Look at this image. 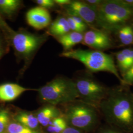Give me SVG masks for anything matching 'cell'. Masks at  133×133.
I'll list each match as a JSON object with an SVG mask.
<instances>
[{
  "label": "cell",
  "instance_id": "cb8c5ba5",
  "mask_svg": "<svg viewBox=\"0 0 133 133\" xmlns=\"http://www.w3.org/2000/svg\"><path fill=\"white\" fill-rule=\"evenodd\" d=\"M0 28L3 31L4 33H6V35L7 36H9L10 38L15 32L10 28V26L5 22V20L2 17L1 14H0Z\"/></svg>",
  "mask_w": 133,
  "mask_h": 133
},
{
  "label": "cell",
  "instance_id": "4316f807",
  "mask_svg": "<svg viewBox=\"0 0 133 133\" xmlns=\"http://www.w3.org/2000/svg\"><path fill=\"white\" fill-rule=\"evenodd\" d=\"M103 1L102 0H87L85 1L87 4L90 5L91 6L95 8L96 9H98V8L102 4Z\"/></svg>",
  "mask_w": 133,
  "mask_h": 133
},
{
  "label": "cell",
  "instance_id": "7c38bea8",
  "mask_svg": "<svg viewBox=\"0 0 133 133\" xmlns=\"http://www.w3.org/2000/svg\"><path fill=\"white\" fill-rule=\"evenodd\" d=\"M83 39V34L73 31L57 38V41L62 45L64 51L71 50L76 45L82 43Z\"/></svg>",
  "mask_w": 133,
  "mask_h": 133
},
{
  "label": "cell",
  "instance_id": "1f68e13d",
  "mask_svg": "<svg viewBox=\"0 0 133 133\" xmlns=\"http://www.w3.org/2000/svg\"><path fill=\"white\" fill-rule=\"evenodd\" d=\"M132 28H133V25H132Z\"/></svg>",
  "mask_w": 133,
  "mask_h": 133
},
{
  "label": "cell",
  "instance_id": "f546056e",
  "mask_svg": "<svg viewBox=\"0 0 133 133\" xmlns=\"http://www.w3.org/2000/svg\"><path fill=\"white\" fill-rule=\"evenodd\" d=\"M124 2L133 7V0H124Z\"/></svg>",
  "mask_w": 133,
  "mask_h": 133
},
{
  "label": "cell",
  "instance_id": "30bf717a",
  "mask_svg": "<svg viewBox=\"0 0 133 133\" xmlns=\"http://www.w3.org/2000/svg\"><path fill=\"white\" fill-rule=\"evenodd\" d=\"M26 20L30 26L37 30L47 27L51 22V16L48 10L40 6L29 10L26 14Z\"/></svg>",
  "mask_w": 133,
  "mask_h": 133
},
{
  "label": "cell",
  "instance_id": "ac0fdd59",
  "mask_svg": "<svg viewBox=\"0 0 133 133\" xmlns=\"http://www.w3.org/2000/svg\"><path fill=\"white\" fill-rule=\"evenodd\" d=\"M9 133H39L38 131L29 128L18 123H12L8 126Z\"/></svg>",
  "mask_w": 133,
  "mask_h": 133
},
{
  "label": "cell",
  "instance_id": "83f0119b",
  "mask_svg": "<svg viewBox=\"0 0 133 133\" xmlns=\"http://www.w3.org/2000/svg\"><path fill=\"white\" fill-rule=\"evenodd\" d=\"M61 133H84L79 129L72 127H68Z\"/></svg>",
  "mask_w": 133,
  "mask_h": 133
},
{
  "label": "cell",
  "instance_id": "4fadbf2b",
  "mask_svg": "<svg viewBox=\"0 0 133 133\" xmlns=\"http://www.w3.org/2000/svg\"><path fill=\"white\" fill-rule=\"evenodd\" d=\"M71 31L66 17L60 16L50 24L48 34L58 38Z\"/></svg>",
  "mask_w": 133,
  "mask_h": 133
},
{
  "label": "cell",
  "instance_id": "d6a6232c",
  "mask_svg": "<svg viewBox=\"0 0 133 133\" xmlns=\"http://www.w3.org/2000/svg\"></svg>",
  "mask_w": 133,
  "mask_h": 133
},
{
  "label": "cell",
  "instance_id": "7a4b0ae2",
  "mask_svg": "<svg viewBox=\"0 0 133 133\" xmlns=\"http://www.w3.org/2000/svg\"><path fill=\"white\" fill-rule=\"evenodd\" d=\"M133 19V7L124 0H105L97 9L96 26L109 32H117Z\"/></svg>",
  "mask_w": 133,
  "mask_h": 133
},
{
  "label": "cell",
  "instance_id": "7402d4cb",
  "mask_svg": "<svg viewBox=\"0 0 133 133\" xmlns=\"http://www.w3.org/2000/svg\"><path fill=\"white\" fill-rule=\"evenodd\" d=\"M121 51L125 58L128 70L129 68L133 64V48H125Z\"/></svg>",
  "mask_w": 133,
  "mask_h": 133
},
{
  "label": "cell",
  "instance_id": "484cf974",
  "mask_svg": "<svg viewBox=\"0 0 133 133\" xmlns=\"http://www.w3.org/2000/svg\"><path fill=\"white\" fill-rule=\"evenodd\" d=\"M98 133H123L116 129L109 126H105L100 129Z\"/></svg>",
  "mask_w": 133,
  "mask_h": 133
},
{
  "label": "cell",
  "instance_id": "ba28073f",
  "mask_svg": "<svg viewBox=\"0 0 133 133\" xmlns=\"http://www.w3.org/2000/svg\"><path fill=\"white\" fill-rule=\"evenodd\" d=\"M62 7L68 15L78 17L88 26L95 29L97 18V9L88 5L85 1H71L70 4Z\"/></svg>",
  "mask_w": 133,
  "mask_h": 133
},
{
  "label": "cell",
  "instance_id": "4dcf8cb0",
  "mask_svg": "<svg viewBox=\"0 0 133 133\" xmlns=\"http://www.w3.org/2000/svg\"><path fill=\"white\" fill-rule=\"evenodd\" d=\"M2 55V46H1V44L0 43V58L1 57Z\"/></svg>",
  "mask_w": 133,
  "mask_h": 133
},
{
  "label": "cell",
  "instance_id": "3957f363",
  "mask_svg": "<svg viewBox=\"0 0 133 133\" xmlns=\"http://www.w3.org/2000/svg\"><path fill=\"white\" fill-rule=\"evenodd\" d=\"M60 56L78 61L92 72H109L117 78L121 84L122 83V77L115 66L114 58L103 51L81 49H71L64 51L60 54Z\"/></svg>",
  "mask_w": 133,
  "mask_h": 133
},
{
  "label": "cell",
  "instance_id": "836d02e7",
  "mask_svg": "<svg viewBox=\"0 0 133 133\" xmlns=\"http://www.w3.org/2000/svg\"></svg>",
  "mask_w": 133,
  "mask_h": 133
},
{
  "label": "cell",
  "instance_id": "52a82bcc",
  "mask_svg": "<svg viewBox=\"0 0 133 133\" xmlns=\"http://www.w3.org/2000/svg\"><path fill=\"white\" fill-rule=\"evenodd\" d=\"M74 81L78 98L98 109L100 103L108 94L109 88L90 76H81Z\"/></svg>",
  "mask_w": 133,
  "mask_h": 133
},
{
  "label": "cell",
  "instance_id": "9c48e42d",
  "mask_svg": "<svg viewBox=\"0 0 133 133\" xmlns=\"http://www.w3.org/2000/svg\"><path fill=\"white\" fill-rule=\"evenodd\" d=\"M82 43L94 50L101 51L113 46L112 41L108 34L104 31L95 28L87 30L83 34Z\"/></svg>",
  "mask_w": 133,
  "mask_h": 133
},
{
  "label": "cell",
  "instance_id": "9a60e30c",
  "mask_svg": "<svg viewBox=\"0 0 133 133\" xmlns=\"http://www.w3.org/2000/svg\"><path fill=\"white\" fill-rule=\"evenodd\" d=\"M15 119L18 123L31 129L38 127L39 122L37 117L30 112L21 111L15 116Z\"/></svg>",
  "mask_w": 133,
  "mask_h": 133
},
{
  "label": "cell",
  "instance_id": "6da1fadb",
  "mask_svg": "<svg viewBox=\"0 0 133 133\" xmlns=\"http://www.w3.org/2000/svg\"><path fill=\"white\" fill-rule=\"evenodd\" d=\"M99 109L109 126L123 133H133V93L125 86L109 89Z\"/></svg>",
  "mask_w": 133,
  "mask_h": 133
},
{
  "label": "cell",
  "instance_id": "ffe728a7",
  "mask_svg": "<svg viewBox=\"0 0 133 133\" xmlns=\"http://www.w3.org/2000/svg\"><path fill=\"white\" fill-rule=\"evenodd\" d=\"M123 85H133V64L122 76Z\"/></svg>",
  "mask_w": 133,
  "mask_h": 133
},
{
  "label": "cell",
  "instance_id": "f1b7e54d",
  "mask_svg": "<svg viewBox=\"0 0 133 133\" xmlns=\"http://www.w3.org/2000/svg\"><path fill=\"white\" fill-rule=\"evenodd\" d=\"M54 2L57 5L64 6L70 4V3L71 2V1L70 0H54Z\"/></svg>",
  "mask_w": 133,
  "mask_h": 133
},
{
  "label": "cell",
  "instance_id": "d6986e66",
  "mask_svg": "<svg viewBox=\"0 0 133 133\" xmlns=\"http://www.w3.org/2000/svg\"><path fill=\"white\" fill-rule=\"evenodd\" d=\"M115 58L117 63V66L122 76L128 70V66L125 58L121 51L115 53Z\"/></svg>",
  "mask_w": 133,
  "mask_h": 133
},
{
  "label": "cell",
  "instance_id": "44dd1931",
  "mask_svg": "<svg viewBox=\"0 0 133 133\" xmlns=\"http://www.w3.org/2000/svg\"><path fill=\"white\" fill-rule=\"evenodd\" d=\"M9 122V112L6 110L0 111V133H3Z\"/></svg>",
  "mask_w": 133,
  "mask_h": 133
},
{
  "label": "cell",
  "instance_id": "5bb4252c",
  "mask_svg": "<svg viewBox=\"0 0 133 133\" xmlns=\"http://www.w3.org/2000/svg\"><path fill=\"white\" fill-rule=\"evenodd\" d=\"M60 115L59 109L54 105H50L44 107L39 109L37 114L39 123L43 126H48L50 122Z\"/></svg>",
  "mask_w": 133,
  "mask_h": 133
},
{
  "label": "cell",
  "instance_id": "8fae6325",
  "mask_svg": "<svg viewBox=\"0 0 133 133\" xmlns=\"http://www.w3.org/2000/svg\"><path fill=\"white\" fill-rule=\"evenodd\" d=\"M29 90L15 83H5L0 85V100L10 102L15 100L24 92Z\"/></svg>",
  "mask_w": 133,
  "mask_h": 133
},
{
  "label": "cell",
  "instance_id": "2e32d148",
  "mask_svg": "<svg viewBox=\"0 0 133 133\" xmlns=\"http://www.w3.org/2000/svg\"><path fill=\"white\" fill-rule=\"evenodd\" d=\"M22 5V1L19 0H0V12L10 16L15 14Z\"/></svg>",
  "mask_w": 133,
  "mask_h": 133
},
{
  "label": "cell",
  "instance_id": "603a6c76",
  "mask_svg": "<svg viewBox=\"0 0 133 133\" xmlns=\"http://www.w3.org/2000/svg\"><path fill=\"white\" fill-rule=\"evenodd\" d=\"M38 5L40 7L44 8L45 9H52L56 6V4L54 2V0H37L35 1Z\"/></svg>",
  "mask_w": 133,
  "mask_h": 133
},
{
  "label": "cell",
  "instance_id": "5b68a950",
  "mask_svg": "<svg viewBox=\"0 0 133 133\" xmlns=\"http://www.w3.org/2000/svg\"><path fill=\"white\" fill-rule=\"evenodd\" d=\"M68 104L65 116L66 122L71 125V127L87 131L97 126L99 121L97 108L77 100Z\"/></svg>",
  "mask_w": 133,
  "mask_h": 133
},
{
  "label": "cell",
  "instance_id": "277c9868",
  "mask_svg": "<svg viewBox=\"0 0 133 133\" xmlns=\"http://www.w3.org/2000/svg\"><path fill=\"white\" fill-rule=\"evenodd\" d=\"M38 92L41 100L52 105L68 104L79 98L74 81L64 77L53 79Z\"/></svg>",
  "mask_w": 133,
  "mask_h": 133
},
{
  "label": "cell",
  "instance_id": "8992f818",
  "mask_svg": "<svg viewBox=\"0 0 133 133\" xmlns=\"http://www.w3.org/2000/svg\"><path fill=\"white\" fill-rule=\"evenodd\" d=\"M48 38L47 34L38 35L20 30L14 32L10 39L17 56L27 63Z\"/></svg>",
  "mask_w": 133,
  "mask_h": 133
},
{
  "label": "cell",
  "instance_id": "e0dca14e",
  "mask_svg": "<svg viewBox=\"0 0 133 133\" xmlns=\"http://www.w3.org/2000/svg\"><path fill=\"white\" fill-rule=\"evenodd\" d=\"M120 43L128 45L133 44V29L132 25L127 24L117 31Z\"/></svg>",
  "mask_w": 133,
  "mask_h": 133
},
{
  "label": "cell",
  "instance_id": "d4e9b609",
  "mask_svg": "<svg viewBox=\"0 0 133 133\" xmlns=\"http://www.w3.org/2000/svg\"><path fill=\"white\" fill-rule=\"evenodd\" d=\"M66 18L71 31L79 32L81 33H84L82 29L81 28V27L73 20V19L71 18V16L68 15Z\"/></svg>",
  "mask_w": 133,
  "mask_h": 133
}]
</instances>
